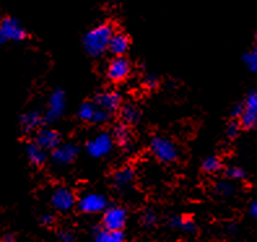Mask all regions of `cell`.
<instances>
[{"instance_id": "obj_1", "label": "cell", "mask_w": 257, "mask_h": 242, "mask_svg": "<svg viewBox=\"0 0 257 242\" xmlns=\"http://www.w3.org/2000/svg\"><path fill=\"white\" fill-rule=\"evenodd\" d=\"M113 33L114 32L110 24H100L86 33L82 39V43L87 55L92 57L101 56L109 47Z\"/></svg>"}, {"instance_id": "obj_2", "label": "cell", "mask_w": 257, "mask_h": 242, "mask_svg": "<svg viewBox=\"0 0 257 242\" xmlns=\"http://www.w3.org/2000/svg\"><path fill=\"white\" fill-rule=\"evenodd\" d=\"M150 148L152 155L163 163H173L179 156V151L176 143L169 138L160 137V135H155L154 138L151 139Z\"/></svg>"}, {"instance_id": "obj_3", "label": "cell", "mask_w": 257, "mask_h": 242, "mask_svg": "<svg viewBox=\"0 0 257 242\" xmlns=\"http://www.w3.org/2000/svg\"><path fill=\"white\" fill-rule=\"evenodd\" d=\"M28 37L25 28L13 17H4L0 22V41L6 42H21Z\"/></svg>"}, {"instance_id": "obj_4", "label": "cell", "mask_w": 257, "mask_h": 242, "mask_svg": "<svg viewBox=\"0 0 257 242\" xmlns=\"http://www.w3.org/2000/svg\"><path fill=\"white\" fill-rule=\"evenodd\" d=\"M77 206L83 214H99V212H104L108 207V201L100 193H87L79 198Z\"/></svg>"}, {"instance_id": "obj_5", "label": "cell", "mask_w": 257, "mask_h": 242, "mask_svg": "<svg viewBox=\"0 0 257 242\" xmlns=\"http://www.w3.org/2000/svg\"><path fill=\"white\" fill-rule=\"evenodd\" d=\"M113 137L108 133H99L86 143V151L92 157H103L108 155L112 150Z\"/></svg>"}, {"instance_id": "obj_6", "label": "cell", "mask_w": 257, "mask_h": 242, "mask_svg": "<svg viewBox=\"0 0 257 242\" xmlns=\"http://www.w3.org/2000/svg\"><path fill=\"white\" fill-rule=\"evenodd\" d=\"M127 220V211L121 206H108L103 212V226L107 229L122 230Z\"/></svg>"}, {"instance_id": "obj_7", "label": "cell", "mask_w": 257, "mask_h": 242, "mask_svg": "<svg viewBox=\"0 0 257 242\" xmlns=\"http://www.w3.org/2000/svg\"><path fill=\"white\" fill-rule=\"evenodd\" d=\"M65 93L61 89L55 90L50 95V99H48V107L47 112L44 115V121L46 123H55L56 120H59L60 117L63 116L64 111H65Z\"/></svg>"}, {"instance_id": "obj_8", "label": "cell", "mask_w": 257, "mask_h": 242, "mask_svg": "<svg viewBox=\"0 0 257 242\" xmlns=\"http://www.w3.org/2000/svg\"><path fill=\"white\" fill-rule=\"evenodd\" d=\"M51 205L55 210L61 212L72 210L75 205L74 193L65 186H59L51 194Z\"/></svg>"}, {"instance_id": "obj_9", "label": "cell", "mask_w": 257, "mask_h": 242, "mask_svg": "<svg viewBox=\"0 0 257 242\" xmlns=\"http://www.w3.org/2000/svg\"><path fill=\"white\" fill-rule=\"evenodd\" d=\"M132 70V64L125 56H116L107 66V77L112 82H122L127 78Z\"/></svg>"}, {"instance_id": "obj_10", "label": "cell", "mask_w": 257, "mask_h": 242, "mask_svg": "<svg viewBox=\"0 0 257 242\" xmlns=\"http://www.w3.org/2000/svg\"><path fill=\"white\" fill-rule=\"evenodd\" d=\"M244 111L240 120V125L245 129H252L257 126V90L247 95L244 101Z\"/></svg>"}, {"instance_id": "obj_11", "label": "cell", "mask_w": 257, "mask_h": 242, "mask_svg": "<svg viewBox=\"0 0 257 242\" xmlns=\"http://www.w3.org/2000/svg\"><path fill=\"white\" fill-rule=\"evenodd\" d=\"M121 102H122V98H121V94L117 92L99 93L94 98V103L97 107L109 111V112L118 110L121 107Z\"/></svg>"}, {"instance_id": "obj_12", "label": "cell", "mask_w": 257, "mask_h": 242, "mask_svg": "<svg viewBox=\"0 0 257 242\" xmlns=\"http://www.w3.org/2000/svg\"><path fill=\"white\" fill-rule=\"evenodd\" d=\"M78 155V147L74 143H60L55 150H52V159L56 164L65 166L74 160Z\"/></svg>"}, {"instance_id": "obj_13", "label": "cell", "mask_w": 257, "mask_h": 242, "mask_svg": "<svg viewBox=\"0 0 257 242\" xmlns=\"http://www.w3.org/2000/svg\"><path fill=\"white\" fill-rule=\"evenodd\" d=\"M35 143L43 150H55L60 145V135L56 130L41 129L35 135Z\"/></svg>"}, {"instance_id": "obj_14", "label": "cell", "mask_w": 257, "mask_h": 242, "mask_svg": "<svg viewBox=\"0 0 257 242\" xmlns=\"http://www.w3.org/2000/svg\"><path fill=\"white\" fill-rule=\"evenodd\" d=\"M130 47V39L127 35L122 32H114L109 42V52L114 56H123Z\"/></svg>"}, {"instance_id": "obj_15", "label": "cell", "mask_w": 257, "mask_h": 242, "mask_svg": "<svg viewBox=\"0 0 257 242\" xmlns=\"http://www.w3.org/2000/svg\"><path fill=\"white\" fill-rule=\"evenodd\" d=\"M44 121V117H42V115L37 111H30V112H26L24 115H21L20 117V124H21L22 130L25 133L33 132V130L38 129L39 126L42 125V123Z\"/></svg>"}, {"instance_id": "obj_16", "label": "cell", "mask_w": 257, "mask_h": 242, "mask_svg": "<svg viewBox=\"0 0 257 242\" xmlns=\"http://www.w3.org/2000/svg\"><path fill=\"white\" fill-rule=\"evenodd\" d=\"M94 242H125V234L122 230L107 229L103 226L95 230Z\"/></svg>"}, {"instance_id": "obj_17", "label": "cell", "mask_w": 257, "mask_h": 242, "mask_svg": "<svg viewBox=\"0 0 257 242\" xmlns=\"http://www.w3.org/2000/svg\"><path fill=\"white\" fill-rule=\"evenodd\" d=\"M134 181V171L128 167L119 168L113 175V184L118 189H126Z\"/></svg>"}, {"instance_id": "obj_18", "label": "cell", "mask_w": 257, "mask_h": 242, "mask_svg": "<svg viewBox=\"0 0 257 242\" xmlns=\"http://www.w3.org/2000/svg\"><path fill=\"white\" fill-rule=\"evenodd\" d=\"M43 148L41 146H38L37 143H28L26 145V156H28L29 162L37 167H41L43 166V163L46 162V154H44Z\"/></svg>"}, {"instance_id": "obj_19", "label": "cell", "mask_w": 257, "mask_h": 242, "mask_svg": "<svg viewBox=\"0 0 257 242\" xmlns=\"http://www.w3.org/2000/svg\"><path fill=\"white\" fill-rule=\"evenodd\" d=\"M112 137L114 142H117L119 146L126 147L130 143V129H128L127 124L119 123L113 128Z\"/></svg>"}, {"instance_id": "obj_20", "label": "cell", "mask_w": 257, "mask_h": 242, "mask_svg": "<svg viewBox=\"0 0 257 242\" xmlns=\"http://www.w3.org/2000/svg\"><path fill=\"white\" fill-rule=\"evenodd\" d=\"M139 117H141V111L137 106L132 103L125 104L122 108H121V119L125 124L127 125H132V124H137L139 121Z\"/></svg>"}, {"instance_id": "obj_21", "label": "cell", "mask_w": 257, "mask_h": 242, "mask_svg": "<svg viewBox=\"0 0 257 242\" xmlns=\"http://www.w3.org/2000/svg\"><path fill=\"white\" fill-rule=\"evenodd\" d=\"M170 225L186 233L196 232V224L191 219H186L183 216H173L170 219Z\"/></svg>"}, {"instance_id": "obj_22", "label": "cell", "mask_w": 257, "mask_h": 242, "mask_svg": "<svg viewBox=\"0 0 257 242\" xmlns=\"http://www.w3.org/2000/svg\"><path fill=\"white\" fill-rule=\"evenodd\" d=\"M96 104L90 103V102H85L82 103L78 108V117L83 121H91L94 120L95 113H96Z\"/></svg>"}, {"instance_id": "obj_23", "label": "cell", "mask_w": 257, "mask_h": 242, "mask_svg": "<svg viewBox=\"0 0 257 242\" xmlns=\"http://www.w3.org/2000/svg\"><path fill=\"white\" fill-rule=\"evenodd\" d=\"M203 170L207 173H216L221 170V160L217 156H208L203 162Z\"/></svg>"}, {"instance_id": "obj_24", "label": "cell", "mask_w": 257, "mask_h": 242, "mask_svg": "<svg viewBox=\"0 0 257 242\" xmlns=\"http://www.w3.org/2000/svg\"><path fill=\"white\" fill-rule=\"evenodd\" d=\"M243 61H244L245 66H247L248 69L251 70V72L256 73V74H257V54H256V51L252 50V51H249V52H247V54H244V56H243Z\"/></svg>"}, {"instance_id": "obj_25", "label": "cell", "mask_w": 257, "mask_h": 242, "mask_svg": "<svg viewBox=\"0 0 257 242\" xmlns=\"http://www.w3.org/2000/svg\"><path fill=\"white\" fill-rule=\"evenodd\" d=\"M225 175L229 180H241L245 177V172L243 171V168L238 167V166H230L226 168Z\"/></svg>"}, {"instance_id": "obj_26", "label": "cell", "mask_w": 257, "mask_h": 242, "mask_svg": "<svg viewBox=\"0 0 257 242\" xmlns=\"http://www.w3.org/2000/svg\"><path fill=\"white\" fill-rule=\"evenodd\" d=\"M214 190H216L217 194L222 195V197H229L234 192V186L230 183H227V181H220V183L216 184Z\"/></svg>"}, {"instance_id": "obj_27", "label": "cell", "mask_w": 257, "mask_h": 242, "mask_svg": "<svg viewBox=\"0 0 257 242\" xmlns=\"http://www.w3.org/2000/svg\"><path fill=\"white\" fill-rule=\"evenodd\" d=\"M110 119V112L107 110H103V108H97L96 113H95L94 120H92V123L94 124H104L109 121Z\"/></svg>"}, {"instance_id": "obj_28", "label": "cell", "mask_w": 257, "mask_h": 242, "mask_svg": "<svg viewBox=\"0 0 257 242\" xmlns=\"http://www.w3.org/2000/svg\"><path fill=\"white\" fill-rule=\"evenodd\" d=\"M240 123L231 121V123L227 125V128H226V135H227L229 138H235L236 135L239 134V132H240Z\"/></svg>"}, {"instance_id": "obj_29", "label": "cell", "mask_w": 257, "mask_h": 242, "mask_svg": "<svg viewBox=\"0 0 257 242\" xmlns=\"http://www.w3.org/2000/svg\"><path fill=\"white\" fill-rule=\"evenodd\" d=\"M142 221H143V224L147 226H152L156 224L157 221V216L156 214H155L154 211H151V210H147L143 214V216H142Z\"/></svg>"}, {"instance_id": "obj_30", "label": "cell", "mask_w": 257, "mask_h": 242, "mask_svg": "<svg viewBox=\"0 0 257 242\" xmlns=\"http://www.w3.org/2000/svg\"><path fill=\"white\" fill-rule=\"evenodd\" d=\"M57 237H59L60 242H74V234L70 230H59L57 232Z\"/></svg>"}, {"instance_id": "obj_31", "label": "cell", "mask_w": 257, "mask_h": 242, "mask_svg": "<svg viewBox=\"0 0 257 242\" xmlns=\"http://www.w3.org/2000/svg\"><path fill=\"white\" fill-rule=\"evenodd\" d=\"M243 111H244V104L243 103L235 104L231 110V116L234 117V119H240L241 115H243Z\"/></svg>"}, {"instance_id": "obj_32", "label": "cell", "mask_w": 257, "mask_h": 242, "mask_svg": "<svg viewBox=\"0 0 257 242\" xmlns=\"http://www.w3.org/2000/svg\"><path fill=\"white\" fill-rule=\"evenodd\" d=\"M145 84L147 88L155 89L159 85V79H157V77L155 74H148L145 79Z\"/></svg>"}, {"instance_id": "obj_33", "label": "cell", "mask_w": 257, "mask_h": 242, "mask_svg": "<svg viewBox=\"0 0 257 242\" xmlns=\"http://www.w3.org/2000/svg\"><path fill=\"white\" fill-rule=\"evenodd\" d=\"M41 223L43 224V225H52V224L55 223V217H54V215H50V214H47V215H43V216L41 217Z\"/></svg>"}, {"instance_id": "obj_34", "label": "cell", "mask_w": 257, "mask_h": 242, "mask_svg": "<svg viewBox=\"0 0 257 242\" xmlns=\"http://www.w3.org/2000/svg\"><path fill=\"white\" fill-rule=\"evenodd\" d=\"M2 242H19V241H17L15 234H12V233H7V234H4L3 236V238H2Z\"/></svg>"}, {"instance_id": "obj_35", "label": "cell", "mask_w": 257, "mask_h": 242, "mask_svg": "<svg viewBox=\"0 0 257 242\" xmlns=\"http://www.w3.org/2000/svg\"><path fill=\"white\" fill-rule=\"evenodd\" d=\"M249 214L253 217H257V201L253 202L251 205V207H249Z\"/></svg>"}, {"instance_id": "obj_36", "label": "cell", "mask_w": 257, "mask_h": 242, "mask_svg": "<svg viewBox=\"0 0 257 242\" xmlns=\"http://www.w3.org/2000/svg\"><path fill=\"white\" fill-rule=\"evenodd\" d=\"M253 50H254V51H256V54H257V46H256V47H254V48H253Z\"/></svg>"}]
</instances>
